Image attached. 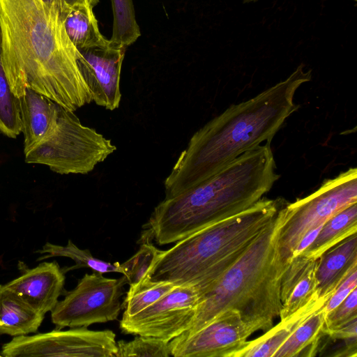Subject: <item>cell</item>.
I'll list each match as a JSON object with an SVG mask.
<instances>
[{"instance_id": "cell-19", "label": "cell", "mask_w": 357, "mask_h": 357, "mask_svg": "<svg viewBox=\"0 0 357 357\" xmlns=\"http://www.w3.org/2000/svg\"><path fill=\"white\" fill-rule=\"evenodd\" d=\"M93 8L87 3H77L61 15L66 33L78 50L109 43L99 30Z\"/></svg>"}, {"instance_id": "cell-3", "label": "cell", "mask_w": 357, "mask_h": 357, "mask_svg": "<svg viewBox=\"0 0 357 357\" xmlns=\"http://www.w3.org/2000/svg\"><path fill=\"white\" fill-rule=\"evenodd\" d=\"M279 178L270 143L261 144L204 181L165 198L151 215L149 234L159 245L176 243L252 206Z\"/></svg>"}, {"instance_id": "cell-27", "label": "cell", "mask_w": 357, "mask_h": 357, "mask_svg": "<svg viewBox=\"0 0 357 357\" xmlns=\"http://www.w3.org/2000/svg\"><path fill=\"white\" fill-rule=\"evenodd\" d=\"M116 357H169V342L148 336L137 335L132 340L116 342Z\"/></svg>"}, {"instance_id": "cell-23", "label": "cell", "mask_w": 357, "mask_h": 357, "mask_svg": "<svg viewBox=\"0 0 357 357\" xmlns=\"http://www.w3.org/2000/svg\"><path fill=\"white\" fill-rule=\"evenodd\" d=\"M177 285L166 281H154L150 276L137 283L129 285V289L122 303L124 309L122 317L135 315L146 309Z\"/></svg>"}, {"instance_id": "cell-7", "label": "cell", "mask_w": 357, "mask_h": 357, "mask_svg": "<svg viewBox=\"0 0 357 357\" xmlns=\"http://www.w3.org/2000/svg\"><path fill=\"white\" fill-rule=\"evenodd\" d=\"M357 203V169L326 180L310 195L286 204L278 237L283 259L290 261L302 238L346 207Z\"/></svg>"}, {"instance_id": "cell-18", "label": "cell", "mask_w": 357, "mask_h": 357, "mask_svg": "<svg viewBox=\"0 0 357 357\" xmlns=\"http://www.w3.org/2000/svg\"><path fill=\"white\" fill-rule=\"evenodd\" d=\"M44 318V315L33 310L5 284H0V335L17 337L33 333Z\"/></svg>"}, {"instance_id": "cell-15", "label": "cell", "mask_w": 357, "mask_h": 357, "mask_svg": "<svg viewBox=\"0 0 357 357\" xmlns=\"http://www.w3.org/2000/svg\"><path fill=\"white\" fill-rule=\"evenodd\" d=\"M19 98L26 153L55 128L59 104L29 88Z\"/></svg>"}, {"instance_id": "cell-22", "label": "cell", "mask_w": 357, "mask_h": 357, "mask_svg": "<svg viewBox=\"0 0 357 357\" xmlns=\"http://www.w3.org/2000/svg\"><path fill=\"white\" fill-rule=\"evenodd\" d=\"M36 252L42 255L37 261H42L53 257H64L73 259L75 265L63 271L64 273L70 270L89 268L92 271L101 273H119L124 275V271L120 263H110L98 259L93 256L89 250H82L77 247L71 240H68L67 245H60L51 243H46L41 250Z\"/></svg>"}, {"instance_id": "cell-26", "label": "cell", "mask_w": 357, "mask_h": 357, "mask_svg": "<svg viewBox=\"0 0 357 357\" xmlns=\"http://www.w3.org/2000/svg\"><path fill=\"white\" fill-rule=\"evenodd\" d=\"M162 251L148 241L142 244L134 255L121 264L127 284L130 285L137 283L149 276L150 270Z\"/></svg>"}, {"instance_id": "cell-10", "label": "cell", "mask_w": 357, "mask_h": 357, "mask_svg": "<svg viewBox=\"0 0 357 357\" xmlns=\"http://www.w3.org/2000/svg\"><path fill=\"white\" fill-rule=\"evenodd\" d=\"M200 296L195 286L177 285L135 315L122 317L120 328L123 333L169 342L188 328Z\"/></svg>"}, {"instance_id": "cell-17", "label": "cell", "mask_w": 357, "mask_h": 357, "mask_svg": "<svg viewBox=\"0 0 357 357\" xmlns=\"http://www.w3.org/2000/svg\"><path fill=\"white\" fill-rule=\"evenodd\" d=\"M317 296L288 317L281 319L258 338L247 341L234 357H273V355L290 335L309 316L322 307L330 296Z\"/></svg>"}, {"instance_id": "cell-1", "label": "cell", "mask_w": 357, "mask_h": 357, "mask_svg": "<svg viewBox=\"0 0 357 357\" xmlns=\"http://www.w3.org/2000/svg\"><path fill=\"white\" fill-rule=\"evenodd\" d=\"M1 57L13 93L27 88L75 112L93 101L78 50L56 6L43 0H0Z\"/></svg>"}, {"instance_id": "cell-16", "label": "cell", "mask_w": 357, "mask_h": 357, "mask_svg": "<svg viewBox=\"0 0 357 357\" xmlns=\"http://www.w3.org/2000/svg\"><path fill=\"white\" fill-rule=\"evenodd\" d=\"M355 268H357L356 233L341 241L317 259L316 278L319 296L332 294Z\"/></svg>"}, {"instance_id": "cell-20", "label": "cell", "mask_w": 357, "mask_h": 357, "mask_svg": "<svg viewBox=\"0 0 357 357\" xmlns=\"http://www.w3.org/2000/svg\"><path fill=\"white\" fill-rule=\"evenodd\" d=\"M357 231V203L328 220L314 241L300 254L317 259L324 252Z\"/></svg>"}, {"instance_id": "cell-6", "label": "cell", "mask_w": 357, "mask_h": 357, "mask_svg": "<svg viewBox=\"0 0 357 357\" xmlns=\"http://www.w3.org/2000/svg\"><path fill=\"white\" fill-rule=\"evenodd\" d=\"M116 149L110 139L59 105L54 130L24 155L27 163L45 165L60 174H86Z\"/></svg>"}, {"instance_id": "cell-11", "label": "cell", "mask_w": 357, "mask_h": 357, "mask_svg": "<svg viewBox=\"0 0 357 357\" xmlns=\"http://www.w3.org/2000/svg\"><path fill=\"white\" fill-rule=\"evenodd\" d=\"M254 333L236 310H228L198 331L170 340V354L174 357H234Z\"/></svg>"}, {"instance_id": "cell-32", "label": "cell", "mask_w": 357, "mask_h": 357, "mask_svg": "<svg viewBox=\"0 0 357 357\" xmlns=\"http://www.w3.org/2000/svg\"><path fill=\"white\" fill-rule=\"evenodd\" d=\"M354 1H356L357 0H354Z\"/></svg>"}, {"instance_id": "cell-25", "label": "cell", "mask_w": 357, "mask_h": 357, "mask_svg": "<svg viewBox=\"0 0 357 357\" xmlns=\"http://www.w3.org/2000/svg\"><path fill=\"white\" fill-rule=\"evenodd\" d=\"M0 132L16 138L22 132L20 98L11 90L1 57L0 31Z\"/></svg>"}, {"instance_id": "cell-5", "label": "cell", "mask_w": 357, "mask_h": 357, "mask_svg": "<svg viewBox=\"0 0 357 357\" xmlns=\"http://www.w3.org/2000/svg\"><path fill=\"white\" fill-rule=\"evenodd\" d=\"M286 204L261 198L246 210L204 227L163 250L149 272L154 281L195 286L201 296L242 256Z\"/></svg>"}, {"instance_id": "cell-21", "label": "cell", "mask_w": 357, "mask_h": 357, "mask_svg": "<svg viewBox=\"0 0 357 357\" xmlns=\"http://www.w3.org/2000/svg\"><path fill=\"white\" fill-rule=\"evenodd\" d=\"M324 306L309 316L280 347L273 357L314 356L317 354L326 312Z\"/></svg>"}, {"instance_id": "cell-12", "label": "cell", "mask_w": 357, "mask_h": 357, "mask_svg": "<svg viewBox=\"0 0 357 357\" xmlns=\"http://www.w3.org/2000/svg\"><path fill=\"white\" fill-rule=\"evenodd\" d=\"M126 48L109 43L78 50L77 64L93 101L109 110L117 109L121 100V72Z\"/></svg>"}, {"instance_id": "cell-30", "label": "cell", "mask_w": 357, "mask_h": 357, "mask_svg": "<svg viewBox=\"0 0 357 357\" xmlns=\"http://www.w3.org/2000/svg\"><path fill=\"white\" fill-rule=\"evenodd\" d=\"M48 4L53 5L59 10L60 15L67 11L70 7L77 3H87L95 7L100 0H43Z\"/></svg>"}, {"instance_id": "cell-8", "label": "cell", "mask_w": 357, "mask_h": 357, "mask_svg": "<svg viewBox=\"0 0 357 357\" xmlns=\"http://www.w3.org/2000/svg\"><path fill=\"white\" fill-rule=\"evenodd\" d=\"M126 284L123 275L109 278L93 271L85 274L51 311L52 323L61 329L116 320L122 309L121 298Z\"/></svg>"}, {"instance_id": "cell-24", "label": "cell", "mask_w": 357, "mask_h": 357, "mask_svg": "<svg viewBox=\"0 0 357 357\" xmlns=\"http://www.w3.org/2000/svg\"><path fill=\"white\" fill-rule=\"evenodd\" d=\"M111 3L113 26L110 44L117 47L126 48L141 36L132 0H111Z\"/></svg>"}, {"instance_id": "cell-29", "label": "cell", "mask_w": 357, "mask_h": 357, "mask_svg": "<svg viewBox=\"0 0 357 357\" xmlns=\"http://www.w3.org/2000/svg\"><path fill=\"white\" fill-rule=\"evenodd\" d=\"M356 287H357V268L349 273L334 290L324 306L326 312H329L338 305Z\"/></svg>"}, {"instance_id": "cell-2", "label": "cell", "mask_w": 357, "mask_h": 357, "mask_svg": "<svg viewBox=\"0 0 357 357\" xmlns=\"http://www.w3.org/2000/svg\"><path fill=\"white\" fill-rule=\"evenodd\" d=\"M301 64L284 80L238 104L230 105L199 129L165 180V198L211 176L262 143H270L286 119L299 107L298 89L311 80Z\"/></svg>"}, {"instance_id": "cell-9", "label": "cell", "mask_w": 357, "mask_h": 357, "mask_svg": "<svg viewBox=\"0 0 357 357\" xmlns=\"http://www.w3.org/2000/svg\"><path fill=\"white\" fill-rule=\"evenodd\" d=\"M116 335L110 330L76 327L14 337L1 350L3 357H116Z\"/></svg>"}, {"instance_id": "cell-31", "label": "cell", "mask_w": 357, "mask_h": 357, "mask_svg": "<svg viewBox=\"0 0 357 357\" xmlns=\"http://www.w3.org/2000/svg\"><path fill=\"white\" fill-rule=\"evenodd\" d=\"M257 0H244V3L257 1Z\"/></svg>"}, {"instance_id": "cell-13", "label": "cell", "mask_w": 357, "mask_h": 357, "mask_svg": "<svg viewBox=\"0 0 357 357\" xmlns=\"http://www.w3.org/2000/svg\"><path fill=\"white\" fill-rule=\"evenodd\" d=\"M56 261L43 262L5 284L33 310L43 315L51 312L63 290L65 275Z\"/></svg>"}, {"instance_id": "cell-4", "label": "cell", "mask_w": 357, "mask_h": 357, "mask_svg": "<svg viewBox=\"0 0 357 357\" xmlns=\"http://www.w3.org/2000/svg\"><path fill=\"white\" fill-rule=\"evenodd\" d=\"M285 204L242 256L200 296L195 316L181 335L198 331L228 310H236L255 332L273 327L282 308V279L290 263L282 257L278 245Z\"/></svg>"}, {"instance_id": "cell-14", "label": "cell", "mask_w": 357, "mask_h": 357, "mask_svg": "<svg viewBox=\"0 0 357 357\" xmlns=\"http://www.w3.org/2000/svg\"><path fill=\"white\" fill-rule=\"evenodd\" d=\"M317 266V259L303 255L291 259L281 282L280 320L291 315L313 298L319 296L316 278Z\"/></svg>"}, {"instance_id": "cell-28", "label": "cell", "mask_w": 357, "mask_h": 357, "mask_svg": "<svg viewBox=\"0 0 357 357\" xmlns=\"http://www.w3.org/2000/svg\"><path fill=\"white\" fill-rule=\"evenodd\" d=\"M357 318V287L335 308L326 313L323 331L331 330L346 324Z\"/></svg>"}]
</instances>
